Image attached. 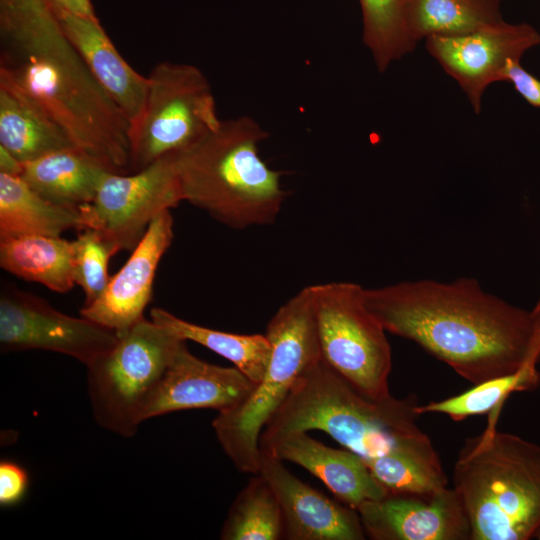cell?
<instances>
[{"mask_svg":"<svg viewBox=\"0 0 540 540\" xmlns=\"http://www.w3.org/2000/svg\"><path fill=\"white\" fill-rule=\"evenodd\" d=\"M120 250L102 233L91 228L80 230L74 240V282L85 294L84 305L97 300L106 289L110 278V258Z\"/></svg>","mask_w":540,"mask_h":540,"instance_id":"cell-29","label":"cell"},{"mask_svg":"<svg viewBox=\"0 0 540 540\" xmlns=\"http://www.w3.org/2000/svg\"><path fill=\"white\" fill-rule=\"evenodd\" d=\"M118 334L83 316L66 315L42 298L12 286L0 295V348L44 350L70 356L86 367L111 349Z\"/></svg>","mask_w":540,"mask_h":540,"instance_id":"cell-11","label":"cell"},{"mask_svg":"<svg viewBox=\"0 0 540 540\" xmlns=\"http://www.w3.org/2000/svg\"><path fill=\"white\" fill-rule=\"evenodd\" d=\"M82 229L80 211L48 201L20 176L0 173V239Z\"/></svg>","mask_w":540,"mask_h":540,"instance_id":"cell-21","label":"cell"},{"mask_svg":"<svg viewBox=\"0 0 540 540\" xmlns=\"http://www.w3.org/2000/svg\"><path fill=\"white\" fill-rule=\"evenodd\" d=\"M540 44V33L528 23L505 20L462 34L431 35L426 48L444 71L460 85L476 114L486 88L503 80L510 60Z\"/></svg>","mask_w":540,"mask_h":540,"instance_id":"cell-12","label":"cell"},{"mask_svg":"<svg viewBox=\"0 0 540 540\" xmlns=\"http://www.w3.org/2000/svg\"><path fill=\"white\" fill-rule=\"evenodd\" d=\"M487 428L466 439L453 468V489L471 540H528L540 533V445Z\"/></svg>","mask_w":540,"mask_h":540,"instance_id":"cell-4","label":"cell"},{"mask_svg":"<svg viewBox=\"0 0 540 540\" xmlns=\"http://www.w3.org/2000/svg\"><path fill=\"white\" fill-rule=\"evenodd\" d=\"M0 265L22 279L67 292L75 284L74 241L47 235L0 239Z\"/></svg>","mask_w":540,"mask_h":540,"instance_id":"cell-22","label":"cell"},{"mask_svg":"<svg viewBox=\"0 0 540 540\" xmlns=\"http://www.w3.org/2000/svg\"><path fill=\"white\" fill-rule=\"evenodd\" d=\"M148 77L143 109L130 125V172L190 148L221 122L204 73L186 63L163 61Z\"/></svg>","mask_w":540,"mask_h":540,"instance_id":"cell-8","label":"cell"},{"mask_svg":"<svg viewBox=\"0 0 540 540\" xmlns=\"http://www.w3.org/2000/svg\"><path fill=\"white\" fill-rule=\"evenodd\" d=\"M108 172L86 152L68 147L23 163L20 177L48 201L79 209L93 201Z\"/></svg>","mask_w":540,"mask_h":540,"instance_id":"cell-20","label":"cell"},{"mask_svg":"<svg viewBox=\"0 0 540 540\" xmlns=\"http://www.w3.org/2000/svg\"><path fill=\"white\" fill-rule=\"evenodd\" d=\"M54 14L69 13L87 18H98L91 0H45Z\"/></svg>","mask_w":540,"mask_h":540,"instance_id":"cell-32","label":"cell"},{"mask_svg":"<svg viewBox=\"0 0 540 540\" xmlns=\"http://www.w3.org/2000/svg\"><path fill=\"white\" fill-rule=\"evenodd\" d=\"M55 15L94 79L131 125L143 109L148 77L139 74L120 55L98 18L64 12Z\"/></svg>","mask_w":540,"mask_h":540,"instance_id":"cell-18","label":"cell"},{"mask_svg":"<svg viewBox=\"0 0 540 540\" xmlns=\"http://www.w3.org/2000/svg\"><path fill=\"white\" fill-rule=\"evenodd\" d=\"M173 236L171 212L162 211L151 221L123 267L110 278L102 295L84 305L80 315L117 334L144 318L158 264Z\"/></svg>","mask_w":540,"mask_h":540,"instance_id":"cell-14","label":"cell"},{"mask_svg":"<svg viewBox=\"0 0 540 540\" xmlns=\"http://www.w3.org/2000/svg\"><path fill=\"white\" fill-rule=\"evenodd\" d=\"M362 11L363 42L376 67L384 72L389 65L411 52L416 42L406 19V0H359Z\"/></svg>","mask_w":540,"mask_h":540,"instance_id":"cell-27","label":"cell"},{"mask_svg":"<svg viewBox=\"0 0 540 540\" xmlns=\"http://www.w3.org/2000/svg\"><path fill=\"white\" fill-rule=\"evenodd\" d=\"M271 354L262 379L240 405L212 422L223 451L241 473L258 474L261 433L302 374L321 358L313 287L307 286L271 317L265 333Z\"/></svg>","mask_w":540,"mask_h":540,"instance_id":"cell-6","label":"cell"},{"mask_svg":"<svg viewBox=\"0 0 540 540\" xmlns=\"http://www.w3.org/2000/svg\"><path fill=\"white\" fill-rule=\"evenodd\" d=\"M268 137L249 116L220 124L177 156L183 201L234 229L274 222L286 193L259 155Z\"/></svg>","mask_w":540,"mask_h":540,"instance_id":"cell-3","label":"cell"},{"mask_svg":"<svg viewBox=\"0 0 540 540\" xmlns=\"http://www.w3.org/2000/svg\"><path fill=\"white\" fill-rule=\"evenodd\" d=\"M503 80L510 81L530 105L540 108V80L527 72L519 60H510L507 63Z\"/></svg>","mask_w":540,"mask_h":540,"instance_id":"cell-31","label":"cell"},{"mask_svg":"<svg viewBox=\"0 0 540 540\" xmlns=\"http://www.w3.org/2000/svg\"><path fill=\"white\" fill-rule=\"evenodd\" d=\"M279 501L261 474H255L234 499L220 531L222 540L283 538Z\"/></svg>","mask_w":540,"mask_h":540,"instance_id":"cell-26","label":"cell"},{"mask_svg":"<svg viewBox=\"0 0 540 540\" xmlns=\"http://www.w3.org/2000/svg\"><path fill=\"white\" fill-rule=\"evenodd\" d=\"M283 462L295 463L320 479L344 504L357 509L388 492L374 478L365 460L348 449H336L311 437L308 432L278 436L260 446Z\"/></svg>","mask_w":540,"mask_h":540,"instance_id":"cell-17","label":"cell"},{"mask_svg":"<svg viewBox=\"0 0 540 540\" xmlns=\"http://www.w3.org/2000/svg\"><path fill=\"white\" fill-rule=\"evenodd\" d=\"M150 317L180 339L198 343L227 359L255 384L267 369L271 345L265 334L219 331L188 322L161 308H152Z\"/></svg>","mask_w":540,"mask_h":540,"instance_id":"cell-24","label":"cell"},{"mask_svg":"<svg viewBox=\"0 0 540 540\" xmlns=\"http://www.w3.org/2000/svg\"><path fill=\"white\" fill-rule=\"evenodd\" d=\"M365 462L387 492L430 493L448 484L439 455L423 431Z\"/></svg>","mask_w":540,"mask_h":540,"instance_id":"cell-23","label":"cell"},{"mask_svg":"<svg viewBox=\"0 0 540 540\" xmlns=\"http://www.w3.org/2000/svg\"><path fill=\"white\" fill-rule=\"evenodd\" d=\"M502 0H406V19L417 43L431 35L468 33L503 21Z\"/></svg>","mask_w":540,"mask_h":540,"instance_id":"cell-25","label":"cell"},{"mask_svg":"<svg viewBox=\"0 0 540 540\" xmlns=\"http://www.w3.org/2000/svg\"><path fill=\"white\" fill-rule=\"evenodd\" d=\"M535 328V344L538 353L540 354V298L535 307L530 311Z\"/></svg>","mask_w":540,"mask_h":540,"instance_id":"cell-34","label":"cell"},{"mask_svg":"<svg viewBox=\"0 0 540 540\" xmlns=\"http://www.w3.org/2000/svg\"><path fill=\"white\" fill-rule=\"evenodd\" d=\"M538 536H539V539H540V533H539V535H538Z\"/></svg>","mask_w":540,"mask_h":540,"instance_id":"cell-35","label":"cell"},{"mask_svg":"<svg viewBox=\"0 0 540 540\" xmlns=\"http://www.w3.org/2000/svg\"><path fill=\"white\" fill-rule=\"evenodd\" d=\"M23 163L7 149L0 146V173L20 176Z\"/></svg>","mask_w":540,"mask_h":540,"instance_id":"cell-33","label":"cell"},{"mask_svg":"<svg viewBox=\"0 0 540 540\" xmlns=\"http://www.w3.org/2000/svg\"><path fill=\"white\" fill-rule=\"evenodd\" d=\"M417 398L372 400L359 393L322 357L294 384L264 427L260 446L288 433L319 430L364 460L418 434Z\"/></svg>","mask_w":540,"mask_h":540,"instance_id":"cell-5","label":"cell"},{"mask_svg":"<svg viewBox=\"0 0 540 540\" xmlns=\"http://www.w3.org/2000/svg\"><path fill=\"white\" fill-rule=\"evenodd\" d=\"M284 462L261 450L259 474L273 489L283 515L287 540H363L358 512L300 480Z\"/></svg>","mask_w":540,"mask_h":540,"instance_id":"cell-15","label":"cell"},{"mask_svg":"<svg viewBox=\"0 0 540 540\" xmlns=\"http://www.w3.org/2000/svg\"><path fill=\"white\" fill-rule=\"evenodd\" d=\"M255 383L236 367H222L193 355L186 341L177 349L144 412V421L191 409L226 411L240 405Z\"/></svg>","mask_w":540,"mask_h":540,"instance_id":"cell-16","label":"cell"},{"mask_svg":"<svg viewBox=\"0 0 540 540\" xmlns=\"http://www.w3.org/2000/svg\"><path fill=\"white\" fill-rule=\"evenodd\" d=\"M366 537L373 540H471V528L453 488L394 493L357 507Z\"/></svg>","mask_w":540,"mask_h":540,"instance_id":"cell-13","label":"cell"},{"mask_svg":"<svg viewBox=\"0 0 540 540\" xmlns=\"http://www.w3.org/2000/svg\"><path fill=\"white\" fill-rule=\"evenodd\" d=\"M312 287L322 359L363 396L390 397L391 348L364 303L365 288L352 282Z\"/></svg>","mask_w":540,"mask_h":540,"instance_id":"cell-9","label":"cell"},{"mask_svg":"<svg viewBox=\"0 0 540 540\" xmlns=\"http://www.w3.org/2000/svg\"><path fill=\"white\" fill-rule=\"evenodd\" d=\"M364 303L386 332L414 341L474 385L540 361L531 312L475 279L365 289Z\"/></svg>","mask_w":540,"mask_h":540,"instance_id":"cell-1","label":"cell"},{"mask_svg":"<svg viewBox=\"0 0 540 540\" xmlns=\"http://www.w3.org/2000/svg\"><path fill=\"white\" fill-rule=\"evenodd\" d=\"M1 47L0 74L35 99L75 147L111 172L130 173V122L61 26Z\"/></svg>","mask_w":540,"mask_h":540,"instance_id":"cell-2","label":"cell"},{"mask_svg":"<svg viewBox=\"0 0 540 540\" xmlns=\"http://www.w3.org/2000/svg\"><path fill=\"white\" fill-rule=\"evenodd\" d=\"M0 146L22 163L75 147L48 112L3 74H0Z\"/></svg>","mask_w":540,"mask_h":540,"instance_id":"cell-19","label":"cell"},{"mask_svg":"<svg viewBox=\"0 0 540 540\" xmlns=\"http://www.w3.org/2000/svg\"><path fill=\"white\" fill-rule=\"evenodd\" d=\"M29 488V475L19 464L0 462V506L11 507L22 501Z\"/></svg>","mask_w":540,"mask_h":540,"instance_id":"cell-30","label":"cell"},{"mask_svg":"<svg viewBox=\"0 0 540 540\" xmlns=\"http://www.w3.org/2000/svg\"><path fill=\"white\" fill-rule=\"evenodd\" d=\"M177 156L137 172H108L93 201L79 208L82 229L99 231L119 250H133L159 213L183 201Z\"/></svg>","mask_w":540,"mask_h":540,"instance_id":"cell-10","label":"cell"},{"mask_svg":"<svg viewBox=\"0 0 540 540\" xmlns=\"http://www.w3.org/2000/svg\"><path fill=\"white\" fill-rule=\"evenodd\" d=\"M184 340L145 317L87 366L92 414L103 428L132 437L174 354Z\"/></svg>","mask_w":540,"mask_h":540,"instance_id":"cell-7","label":"cell"},{"mask_svg":"<svg viewBox=\"0 0 540 540\" xmlns=\"http://www.w3.org/2000/svg\"><path fill=\"white\" fill-rule=\"evenodd\" d=\"M540 384V372L537 367L527 366L517 373L489 379L457 396L441 401L418 405L417 412L441 413L454 421H461L470 416L499 412L513 392L531 391Z\"/></svg>","mask_w":540,"mask_h":540,"instance_id":"cell-28","label":"cell"}]
</instances>
